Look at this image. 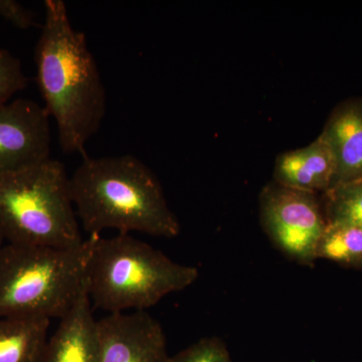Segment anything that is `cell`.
<instances>
[{
    "mask_svg": "<svg viewBox=\"0 0 362 362\" xmlns=\"http://www.w3.org/2000/svg\"><path fill=\"white\" fill-rule=\"evenodd\" d=\"M44 106L28 99L0 105V175L51 158V126Z\"/></svg>",
    "mask_w": 362,
    "mask_h": 362,
    "instance_id": "7",
    "label": "cell"
},
{
    "mask_svg": "<svg viewBox=\"0 0 362 362\" xmlns=\"http://www.w3.org/2000/svg\"><path fill=\"white\" fill-rule=\"evenodd\" d=\"M54 247L4 244L0 249V317L62 319L88 285L94 245Z\"/></svg>",
    "mask_w": 362,
    "mask_h": 362,
    "instance_id": "4",
    "label": "cell"
},
{
    "mask_svg": "<svg viewBox=\"0 0 362 362\" xmlns=\"http://www.w3.org/2000/svg\"><path fill=\"white\" fill-rule=\"evenodd\" d=\"M199 269L176 263L129 233L95 235L88 266V291L95 308L109 314L145 311L199 278Z\"/></svg>",
    "mask_w": 362,
    "mask_h": 362,
    "instance_id": "3",
    "label": "cell"
},
{
    "mask_svg": "<svg viewBox=\"0 0 362 362\" xmlns=\"http://www.w3.org/2000/svg\"><path fill=\"white\" fill-rule=\"evenodd\" d=\"M169 362H233L228 346L220 337H204L170 356Z\"/></svg>",
    "mask_w": 362,
    "mask_h": 362,
    "instance_id": "15",
    "label": "cell"
},
{
    "mask_svg": "<svg viewBox=\"0 0 362 362\" xmlns=\"http://www.w3.org/2000/svg\"><path fill=\"white\" fill-rule=\"evenodd\" d=\"M99 362H169L165 333L146 311L108 314L97 320Z\"/></svg>",
    "mask_w": 362,
    "mask_h": 362,
    "instance_id": "8",
    "label": "cell"
},
{
    "mask_svg": "<svg viewBox=\"0 0 362 362\" xmlns=\"http://www.w3.org/2000/svg\"><path fill=\"white\" fill-rule=\"evenodd\" d=\"M259 221L273 246L288 259L313 266L327 223L318 194L271 181L259 195Z\"/></svg>",
    "mask_w": 362,
    "mask_h": 362,
    "instance_id": "6",
    "label": "cell"
},
{
    "mask_svg": "<svg viewBox=\"0 0 362 362\" xmlns=\"http://www.w3.org/2000/svg\"><path fill=\"white\" fill-rule=\"evenodd\" d=\"M319 136L334 156L335 175L330 188L362 180V99L338 105Z\"/></svg>",
    "mask_w": 362,
    "mask_h": 362,
    "instance_id": "9",
    "label": "cell"
},
{
    "mask_svg": "<svg viewBox=\"0 0 362 362\" xmlns=\"http://www.w3.org/2000/svg\"><path fill=\"white\" fill-rule=\"evenodd\" d=\"M0 235L6 244L80 246L85 239L65 164L49 158L0 175Z\"/></svg>",
    "mask_w": 362,
    "mask_h": 362,
    "instance_id": "5",
    "label": "cell"
},
{
    "mask_svg": "<svg viewBox=\"0 0 362 362\" xmlns=\"http://www.w3.org/2000/svg\"><path fill=\"white\" fill-rule=\"evenodd\" d=\"M35 61L44 108L57 124L62 150L86 156V144L106 115V90L85 35L71 25L63 0L45 1Z\"/></svg>",
    "mask_w": 362,
    "mask_h": 362,
    "instance_id": "1",
    "label": "cell"
},
{
    "mask_svg": "<svg viewBox=\"0 0 362 362\" xmlns=\"http://www.w3.org/2000/svg\"><path fill=\"white\" fill-rule=\"evenodd\" d=\"M49 324L42 317H0V362H42Z\"/></svg>",
    "mask_w": 362,
    "mask_h": 362,
    "instance_id": "12",
    "label": "cell"
},
{
    "mask_svg": "<svg viewBox=\"0 0 362 362\" xmlns=\"http://www.w3.org/2000/svg\"><path fill=\"white\" fill-rule=\"evenodd\" d=\"M335 175V160L329 145L321 136L307 146L289 150L277 157L273 181L304 192H327Z\"/></svg>",
    "mask_w": 362,
    "mask_h": 362,
    "instance_id": "11",
    "label": "cell"
},
{
    "mask_svg": "<svg viewBox=\"0 0 362 362\" xmlns=\"http://www.w3.org/2000/svg\"><path fill=\"white\" fill-rule=\"evenodd\" d=\"M316 257L349 268L362 269V228L327 225L317 247Z\"/></svg>",
    "mask_w": 362,
    "mask_h": 362,
    "instance_id": "13",
    "label": "cell"
},
{
    "mask_svg": "<svg viewBox=\"0 0 362 362\" xmlns=\"http://www.w3.org/2000/svg\"><path fill=\"white\" fill-rule=\"evenodd\" d=\"M71 201L85 232L113 228L173 239L180 221L148 166L133 156L83 157L70 177Z\"/></svg>",
    "mask_w": 362,
    "mask_h": 362,
    "instance_id": "2",
    "label": "cell"
},
{
    "mask_svg": "<svg viewBox=\"0 0 362 362\" xmlns=\"http://www.w3.org/2000/svg\"><path fill=\"white\" fill-rule=\"evenodd\" d=\"M0 18L21 30L37 25L33 11L16 0H0Z\"/></svg>",
    "mask_w": 362,
    "mask_h": 362,
    "instance_id": "17",
    "label": "cell"
},
{
    "mask_svg": "<svg viewBox=\"0 0 362 362\" xmlns=\"http://www.w3.org/2000/svg\"><path fill=\"white\" fill-rule=\"evenodd\" d=\"M4 244H6V243H4V239H2L1 235H0V249H1V247L4 246Z\"/></svg>",
    "mask_w": 362,
    "mask_h": 362,
    "instance_id": "18",
    "label": "cell"
},
{
    "mask_svg": "<svg viewBox=\"0 0 362 362\" xmlns=\"http://www.w3.org/2000/svg\"><path fill=\"white\" fill-rule=\"evenodd\" d=\"M42 362H99L97 320L88 285L49 338Z\"/></svg>",
    "mask_w": 362,
    "mask_h": 362,
    "instance_id": "10",
    "label": "cell"
},
{
    "mask_svg": "<svg viewBox=\"0 0 362 362\" xmlns=\"http://www.w3.org/2000/svg\"><path fill=\"white\" fill-rule=\"evenodd\" d=\"M321 202L327 225L362 228V180L330 188Z\"/></svg>",
    "mask_w": 362,
    "mask_h": 362,
    "instance_id": "14",
    "label": "cell"
},
{
    "mask_svg": "<svg viewBox=\"0 0 362 362\" xmlns=\"http://www.w3.org/2000/svg\"><path fill=\"white\" fill-rule=\"evenodd\" d=\"M28 85L20 59L0 47V105L11 101Z\"/></svg>",
    "mask_w": 362,
    "mask_h": 362,
    "instance_id": "16",
    "label": "cell"
}]
</instances>
